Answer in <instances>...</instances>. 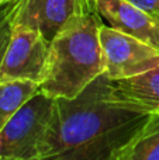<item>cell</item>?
<instances>
[{"label":"cell","instance_id":"obj_3","mask_svg":"<svg viewBox=\"0 0 159 160\" xmlns=\"http://www.w3.org/2000/svg\"><path fill=\"white\" fill-rule=\"evenodd\" d=\"M55 98L37 91L0 131L2 156L35 160L47 133Z\"/></svg>","mask_w":159,"mask_h":160},{"label":"cell","instance_id":"obj_8","mask_svg":"<svg viewBox=\"0 0 159 160\" xmlns=\"http://www.w3.org/2000/svg\"><path fill=\"white\" fill-rule=\"evenodd\" d=\"M111 98L144 114H159V65L138 76L111 82Z\"/></svg>","mask_w":159,"mask_h":160},{"label":"cell","instance_id":"obj_14","mask_svg":"<svg viewBox=\"0 0 159 160\" xmlns=\"http://www.w3.org/2000/svg\"><path fill=\"white\" fill-rule=\"evenodd\" d=\"M0 160H23V159H17V158H8V156H0Z\"/></svg>","mask_w":159,"mask_h":160},{"label":"cell","instance_id":"obj_2","mask_svg":"<svg viewBox=\"0 0 159 160\" xmlns=\"http://www.w3.org/2000/svg\"><path fill=\"white\" fill-rule=\"evenodd\" d=\"M101 24L97 13L79 14L54 37L39 91L51 98H75L103 75Z\"/></svg>","mask_w":159,"mask_h":160},{"label":"cell","instance_id":"obj_11","mask_svg":"<svg viewBox=\"0 0 159 160\" xmlns=\"http://www.w3.org/2000/svg\"><path fill=\"white\" fill-rule=\"evenodd\" d=\"M23 4V0H14L11 3L0 6V66L3 62V56L7 49L8 41L11 37L16 17L18 14V10Z\"/></svg>","mask_w":159,"mask_h":160},{"label":"cell","instance_id":"obj_12","mask_svg":"<svg viewBox=\"0 0 159 160\" xmlns=\"http://www.w3.org/2000/svg\"><path fill=\"white\" fill-rule=\"evenodd\" d=\"M128 2L151 16L159 18V0H128Z\"/></svg>","mask_w":159,"mask_h":160},{"label":"cell","instance_id":"obj_4","mask_svg":"<svg viewBox=\"0 0 159 160\" xmlns=\"http://www.w3.org/2000/svg\"><path fill=\"white\" fill-rule=\"evenodd\" d=\"M100 44L106 70L111 82L138 76L159 65V49L141 39L101 24Z\"/></svg>","mask_w":159,"mask_h":160},{"label":"cell","instance_id":"obj_10","mask_svg":"<svg viewBox=\"0 0 159 160\" xmlns=\"http://www.w3.org/2000/svg\"><path fill=\"white\" fill-rule=\"evenodd\" d=\"M38 90V83L30 80L0 82V131Z\"/></svg>","mask_w":159,"mask_h":160},{"label":"cell","instance_id":"obj_13","mask_svg":"<svg viewBox=\"0 0 159 160\" xmlns=\"http://www.w3.org/2000/svg\"><path fill=\"white\" fill-rule=\"evenodd\" d=\"M79 6H80V10L83 14L86 13H97L96 11V2L97 0H78Z\"/></svg>","mask_w":159,"mask_h":160},{"label":"cell","instance_id":"obj_15","mask_svg":"<svg viewBox=\"0 0 159 160\" xmlns=\"http://www.w3.org/2000/svg\"><path fill=\"white\" fill-rule=\"evenodd\" d=\"M11 2H14V0H0V6L7 4V3H11Z\"/></svg>","mask_w":159,"mask_h":160},{"label":"cell","instance_id":"obj_1","mask_svg":"<svg viewBox=\"0 0 159 160\" xmlns=\"http://www.w3.org/2000/svg\"><path fill=\"white\" fill-rule=\"evenodd\" d=\"M148 117L114 101L103 73L75 98H55L35 160H110Z\"/></svg>","mask_w":159,"mask_h":160},{"label":"cell","instance_id":"obj_16","mask_svg":"<svg viewBox=\"0 0 159 160\" xmlns=\"http://www.w3.org/2000/svg\"><path fill=\"white\" fill-rule=\"evenodd\" d=\"M0 156H2V139H0Z\"/></svg>","mask_w":159,"mask_h":160},{"label":"cell","instance_id":"obj_7","mask_svg":"<svg viewBox=\"0 0 159 160\" xmlns=\"http://www.w3.org/2000/svg\"><path fill=\"white\" fill-rule=\"evenodd\" d=\"M83 14L78 0H23L16 24L38 30L48 41L72 18Z\"/></svg>","mask_w":159,"mask_h":160},{"label":"cell","instance_id":"obj_9","mask_svg":"<svg viewBox=\"0 0 159 160\" xmlns=\"http://www.w3.org/2000/svg\"><path fill=\"white\" fill-rule=\"evenodd\" d=\"M110 160H159V114H149L140 129Z\"/></svg>","mask_w":159,"mask_h":160},{"label":"cell","instance_id":"obj_5","mask_svg":"<svg viewBox=\"0 0 159 160\" xmlns=\"http://www.w3.org/2000/svg\"><path fill=\"white\" fill-rule=\"evenodd\" d=\"M49 56V41L31 27L14 22L0 66V82L30 80L41 84Z\"/></svg>","mask_w":159,"mask_h":160},{"label":"cell","instance_id":"obj_6","mask_svg":"<svg viewBox=\"0 0 159 160\" xmlns=\"http://www.w3.org/2000/svg\"><path fill=\"white\" fill-rule=\"evenodd\" d=\"M96 11L114 30L132 35L159 49V18L156 17L128 0H97Z\"/></svg>","mask_w":159,"mask_h":160}]
</instances>
